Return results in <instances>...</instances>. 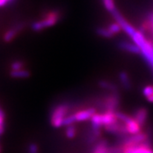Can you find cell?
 <instances>
[{
  "label": "cell",
  "instance_id": "484cf974",
  "mask_svg": "<svg viewBox=\"0 0 153 153\" xmlns=\"http://www.w3.org/2000/svg\"><path fill=\"white\" fill-rule=\"evenodd\" d=\"M0 151H1V149H0Z\"/></svg>",
  "mask_w": 153,
  "mask_h": 153
},
{
  "label": "cell",
  "instance_id": "4fadbf2b",
  "mask_svg": "<svg viewBox=\"0 0 153 153\" xmlns=\"http://www.w3.org/2000/svg\"><path fill=\"white\" fill-rule=\"evenodd\" d=\"M10 75L13 78L26 79L30 76V73L25 69H22L19 71H10Z\"/></svg>",
  "mask_w": 153,
  "mask_h": 153
},
{
  "label": "cell",
  "instance_id": "9c48e42d",
  "mask_svg": "<svg viewBox=\"0 0 153 153\" xmlns=\"http://www.w3.org/2000/svg\"><path fill=\"white\" fill-rule=\"evenodd\" d=\"M24 27V24H16V26L12 27L11 28L6 30L5 34H3V40L6 42H10L16 37V35L21 31V30Z\"/></svg>",
  "mask_w": 153,
  "mask_h": 153
},
{
  "label": "cell",
  "instance_id": "ac0fdd59",
  "mask_svg": "<svg viewBox=\"0 0 153 153\" xmlns=\"http://www.w3.org/2000/svg\"><path fill=\"white\" fill-rule=\"evenodd\" d=\"M103 5L105 6V8L106 9V10H108L109 12H110L111 13L117 10L116 9V6H115V3L113 0H102Z\"/></svg>",
  "mask_w": 153,
  "mask_h": 153
},
{
  "label": "cell",
  "instance_id": "30bf717a",
  "mask_svg": "<svg viewBox=\"0 0 153 153\" xmlns=\"http://www.w3.org/2000/svg\"><path fill=\"white\" fill-rule=\"evenodd\" d=\"M119 47L121 50L131 53V54L141 55V49L134 43H130L127 42H120L119 43Z\"/></svg>",
  "mask_w": 153,
  "mask_h": 153
},
{
  "label": "cell",
  "instance_id": "e0dca14e",
  "mask_svg": "<svg viewBox=\"0 0 153 153\" xmlns=\"http://www.w3.org/2000/svg\"><path fill=\"white\" fill-rule=\"evenodd\" d=\"M99 85L102 88L107 89V90H109V91L115 92V90H116V87L114 86L113 84L109 82V81H100L99 82Z\"/></svg>",
  "mask_w": 153,
  "mask_h": 153
},
{
  "label": "cell",
  "instance_id": "52a82bcc",
  "mask_svg": "<svg viewBox=\"0 0 153 153\" xmlns=\"http://www.w3.org/2000/svg\"><path fill=\"white\" fill-rule=\"evenodd\" d=\"M95 113H96V109L93 107H91V108H87V109L76 111V113L71 114V116L74 123H75L76 122H84V121L89 120Z\"/></svg>",
  "mask_w": 153,
  "mask_h": 153
},
{
  "label": "cell",
  "instance_id": "8fae6325",
  "mask_svg": "<svg viewBox=\"0 0 153 153\" xmlns=\"http://www.w3.org/2000/svg\"><path fill=\"white\" fill-rule=\"evenodd\" d=\"M134 118L139 124L141 125L142 127L146 123L148 118V110L144 107L142 108H139L138 109L135 111L134 115Z\"/></svg>",
  "mask_w": 153,
  "mask_h": 153
},
{
  "label": "cell",
  "instance_id": "7402d4cb",
  "mask_svg": "<svg viewBox=\"0 0 153 153\" xmlns=\"http://www.w3.org/2000/svg\"><path fill=\"white\" fill-rule=\"evenodd\" d=\"M27 153H39L38 145L35 143L29 144L27 147Z\"/></svg>",
  "mask_w": 153,
  "mask_h": 153
},
{
  "label": "cell",
  "instance_id": "3957f363",
  "mask_svg": "<svg viewBox=\"0 0 153 153\" xmlns=\"http://www.w3.org/2000/svg\"><path fill=\"white\" fill-rule=\"evenodd\" d=\"M70 105L67 103H61L53 109L50 116L51 124L55 128H59L63 126L65 119L69 115Z\"/></svg>",
  "mask_w": 153,
  "mask_h": 153
},
{
  "label": "cell",
  "instance_id": "ba28073f",
  "mask_svg": "<svg viewBox=\"0 0 153 153\" xmlns=\"http://www.w3.org/2000/svg\"><path fill=\"white\" fill-rule=\"evenodd\" d=\"M104 128H105V130L107 132L113 134L117 135V136H120V137H123L124 138L128 137V135H129L128 133H127V131L126 129L124 123L119 120L117 121L116 123L108 125V126L105 127Z\"/></svg>",
  "mask_w": 153,
  "mask_h": 153
},
{
  "label": "cell",
  "instance_id": "2e32d148",
  "mask_svg": "<svg viewBox=\"0 0 153 153\" xmlns=\"http://www.w3.org/2000/svg\"><path fill=\"white\" fill-rule=\"evenodd\" d=\"M65 134L68 139L74 138L76 134V129L74 125L67 126L66 128V131H65Z\"/></svg>",
  "mask_w": 153,
  "mask_h": 153
},
{
  "label": "cell",
  "instance_id": "6da1fadb",
  "mask_svg": "<svg viewBox=\"0 0 153 153\" xmlns=\"http://www.w3.org/2000/svg\"><path fill=\"white\" fill-rule=\"evenodd\" d=\"M60 19V12L58 10H52L46 13L42 20L32 23L31 29L35 32H39L45 29L54 26Z\"/></svg>",
  "mask_w": 153,
  "mask_h": 153
},
{
  "label": "cell",
  "instance_id": "d4e9b609",
  "mask_svg": "<svg viewBox=\"0 0 153 153\" xmlns=\"http://www.w3.org/2000/svg\"><path fill=\"white\" fill-rule=\"evenodd\" d=\"M3 113H4V112H3V111L2 110V109L0 108V114H3Z\"/></svg>",
  "mask_w": 153,
  "mask_h": 153
},
{
  "label": "cell",
  "instance_id": "44dd1931",
  "mask_svg": "<svg viewBox=\"0 0 153 153\" xmlns=\"http://www.w3.org/2000/svg\"><path fill=\"white\" fill-rule=\"evenodd\" d=\"M142 93L147 99H149V97H151L153 95V86L152 85H147L142 90Z\"/></svg>",
  "mask_w": 153,
  "mask_h": 153
},
{
  "label": "cell",
  "instance_id": "7c38bea8",
  "mask_svg": "<svg viewBox=\"0 0 153 153\" xmlns=\"http://www.w3.org/2000/svg\"><path fill=\"white\" fill-rule=\"evenodd\" d=\"M111 148L109 147L107 141L105 140L96 143L91 153H111Z\"/></svg>",
  "mask_w": 153,
  "mask_h": 153
},
{
  "label": "cell",
  "instance_id": "ffe728a7",
  "mask_svg": "<svg viewBox=\"0 0 153 153\" xmlns=\"http://www.w3.org/2000/svg\"><path fill=\"white\" fill-rule=\"evenodd\" d=\"M108 28L109 29V30L112 32V34H113V35L120 33L121 31V30H122L121 27L120 26V24L117 22L112 23L111 24H109V26H108Z\"/></svg>",
  "mask_w": 153,
  "mask_h": 153
},
{
  "label": "cell",
  "instance_id": "9a60e30c",
  "mask_svg": "<svg viewBox=\"0 0 153 153\" xmlns=\"http://www.w3.org/2000/svg\"><path fill=\"white\" fill-rule=\"evenodd\" d=\"M96 33L99 34V36L105 38H111L114 36L109 30V29L108 28V27H98L96 29Z\"/></svg>",
  "mask_w": 153,
  "mask_h": 153
},
{
  "label": "cell",
  "instance_id": "8992f818",
  "mask_svg": "<svg viewBox=\"0 0 153 153\" xmlns=\"http://www.w3.org/2000/svg\"><path fill=\"white\" fill-rule=\"evenodd\" d=\"M112 15H113V16L114 17L115 20L117 21V23H118V24H120V26L121 27L122 30H123L127 35H129L131 38L133 36L134 34V33L137 31V30H136L130 23H128L127 20H125L124 17L120 14V13L117 10H116L115 11H113V12L112 13Z\"/></svg>",
  "mask_w": 153,
  "mask_h": 153
},
{
  "label": "cell",
  "instance_id": "7a4b0ae2",
  "mask_svg": "<svg viewBox=\"0 0 153 153\" xmlns=\"http://www.w3.org/2000/svg\"><path fill=\"white\" fill-rule=\"evenodd\" d=\"M118 121L117 112H104L102 113H95L91 119V128L101 130L102 127H106Z\"/></svg>",
  "mask_w": 153,
  "mask_h": 153
},
{
  "label": "cell",
  "instance_id": "cb8c5ba5",
  "mask_svg": "<svg viewBox=\"0 0 153 153\" xmlns=\"http://www.w3.org/2000/svg\"><path fill=\"white\" fill-rule=\"evenodd\" d=\"M147 100L149 101V102H153V95L151 97H149V99H147Z\"/></svg>",
  "mask_w": 153,
  "mask_h": 153
},
{
  "label": "cell",
  "instance_id": "603a6c76",
  "mask_svg": "<svg viewBox=\"0 0 153 153\" xmlns=\"http://www.w3.org/2000/svg\"><path fill=\"white\" fill-rule=\"evenodd\" d=\"M14 0H0V7H3L5 6H7L8 4L12 3Z\"/></svg>",
  "mask_w": 153,
  "mask_h": 153
},
{
  "label": "cell",
  "instance_id": "277c9868",
  "mask_svg": "<svg viewBox=\"0 0 153 153\" xmlns=\"http://www.w3.org/2000/svg\"><path fill=\"white\" fill-rule=\"evenodd\" d=\"M120 96L117 92H112L103 98L102 108L104 112H117L120 105Z\"/></svg>",
  "mask_w": 153,
  "mask_h": 153
},
{
  "label": "cell",
  "instance_id": "5b68a950",
  "mask_svg": "<svg viewBox=\"0 0 153 153\" xmlns=\"http://www.w3.org/2000/svg\"><path fill=\"white\" fill-rule=\"evenodd\" d=\"M141 49V55L149 66L153 69V42L146 39L145 42L139 46Z\"/></svg>",
  "mask_w": 153,
  "mask_h": 153
},
{
  "label": "cell",
  "instance_id": "5bb4252c",
  "mask_svg": "<svg viewBox=\"0 0 153 153\" xmlns=\"http://www.w3.org/2000/svg\"><path fill=\"white\" fill-rule=\"evenodd\" d=\"M119 79L122 86L127 90H130L131 88V81L129 77V75L127 74V72L122 71L120 73Z\"/></svg>",
  "mask_w": 153,
  "mask_h": 153
},
{
  "label": "cell",
  "instance_id": "d6986e66",
  "mask_svg": "<svg viewBox=\"0 0 153 153\" xmlns=\"http://www.w3.org/2000/svg\"><path fill=\"white\" fill-rule=\"evenodd\" d=\"M24 62L20 60H16L10 64V69L11 71H19V70H22L24 68Z\"/></svg>",
  "mask_w": 153,
  "mask_h": 153
}]
</instances>
